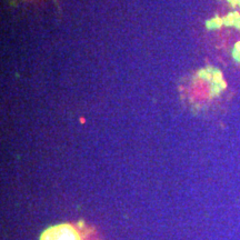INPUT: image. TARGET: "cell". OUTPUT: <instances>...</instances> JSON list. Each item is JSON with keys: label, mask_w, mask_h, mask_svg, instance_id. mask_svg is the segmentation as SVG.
Segmentation results:
<instances>
[{"label": "cell", "mask_w": 240, "mask_h": 240, "mask_svg": "<svg viewBox=\"0 0 240 240\" xmlns=\"http://www.w3.org/2000/svg\"><path fill=\"white\" fill-rule=\"evenodd\" d=\"M40 240H80V236L76 227L62 223L47 229L41 235Z\"/></svg>", "instance_id": "6da1fadb"}, {"label": "cell", "mask_w": 240, "mask_h": 240, "mask_svg": "<svg viewBox=\"0 0 240 240\" xmlns=\"http://www.w3.org/2000/svg\"><path fill=\"white\" fill-rule=\"evenodd\" d=\"M221 25V21L220 20H218V19H216V20H212V21L209 22V27L210 28H214V27H219V26Z\"/></svg>", "instance_id": "7a4b0ae2"}]
</instances>
